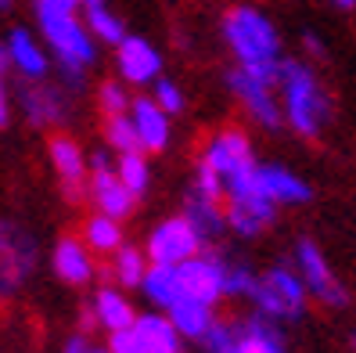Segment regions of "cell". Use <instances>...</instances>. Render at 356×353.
<instances>
[{
    "label": "cell",
    "instance_id": "cell-18",
    "mask_svg": "<svg viewBox=\"0 0 356 353\" xmlns=\"http://www.w3.org/2000/svg\"><path fill=\"white\" fill-rule=\"evenodd\" d=\"M130 119H134V130H137V144H140V152L144 155H159L170 148V141H173V116H165L152 94H137L130 101Z\"/></svg>",
    "mask_w": 356,
    "mask_h": 353
},
{
    "label": "cell",
    "instance_id": "cell-23",
    "mask_svg": "<svg viewBox=\"0 0 356 353\" xmlns=\"http://www.w3.org/2000/svg\"><path fill=\"white\" fill-rule=\"evenodd\" d=\"M162 314L177 324V331L187 343H198L209 331V324L216 321V306L205 303V299H195V296H180L170 310H162Z\"/></svg>",
    "mask_w": 356,
    "mask_h": 353
},
{
    "label": "cell",
    "instance_id": "cell-19",
    "mask_svg": "<svg viewBox=\"0 0 356 353\" xmlns=\"http://www.w3.org/2000/svg\"><path fill=\"white\" fill-rule=\"evenodd\" d=\"M4 47L11 58V72H18L22 79H47L51 76V51L40 36H33V29L26 26H15L4 36Z\"/></svg>",
    "mask_w": 356,
    "mask_h": 353
},
{
    "label": "cell",
    "instance_id": "cell-35",
    "mask_svg": "<svg viewBox=\"0 0 356 353\" xmlns=\"http://www.w3.org/2000/svg\"><path fill=\"white\" fill-rule=\"evenodd\" d=\"M195 191L223 202V180H220V173H216L205 159H198V162H195Z\"/></svg>",
    "mask_w": 356,
    "mask_h": 353
},
{
    "label": "cell",
    "instance_id": "cell-24",
    "mask_svg": "<svg viewBox=\"0 0 356 353\" xmlns=\"http://www.w3.org/2000/svg\"><path fill=\"white\" fill-rule=\"evenodd\" d=\"M234 353H288L281 324L266 321L259 314L238 321V350Z\"/></svg>",
    "mask_w": 356,
    "mask_h": 353
},
{
    "label": "cell",
    "instance_id": "cell-1",
    "mask_svg": "<svg viewBox=\"0 0 356 353\" xmlns=\"http://www.w3.org/2000/svg\"><path fill=\"white\" fill-rule=\"evenodd\" d=\"M220 36L238 69L277 79V69L284 61V33L263 4L234 0L220 15Z\"/></svg>",
    "mask_w": 356,
    "mask_h": 353
},
{
    "label": "cell",
    "instance_id": "cell-44",
    "mask_svg": "<svg viewBox=\"0 0 356 353\" xmlns=\"http://www.w3.org/2000/svg\"><path fill=\"white\" fill-rule=\"evenodd\" d=\"M349 350H353V353H356V324H353V328H349Z\"/></svg>",
    "mask_w": 356,
    "mask_h": 353
},
{
    "label": "cell",
    "instance_id": "cell-9",
    "mask_svg": "<svg viewBox=\"0 0 356 353\" xmlns=\"http://www.w3.org/2000/svg\"><path fill=\"white\" fill-rule=\"evenodd\" d=\"M72 91L51 79H22L15 101L29 127H65L72 116Z\"/></svg>",
    "mask_w": 356,
    "mask_h": 353
},
{
    "label": "cell",
    "instance_id": "cell-25",
    "mask_svg": "<svg viewBox=\"0 0 356 353\" xmlns=\"http://www.w3.org/2000/svg\"><path fill=\"white\" fill-rule=\"evenodd\" d=\"M79 238L87 242V249L94 256H112L119 245H127V235H122V220L108 217V213H90L79 227Z\"/></svg>",
    "mask_w": 356,
    "mask_h": 353
},
{
    "label": "cell",
    "instance_id": "cell-21",
    "mask_svg": "<svg viewBox=\"0 0 356 353\" xmlns=\"http://www.w3.org/2000/svg\"><path fill=\"white\" fill-rule=\"evenodd\" d=\"M184 217H187V223L198 231V238H202L205 249H213V245L227 235V213H223V202H220V198L198 195V191L191 188V191H187V198H184Z\"/></svg>",
    "mask_w": 356,
    "mask_h": 353
},
{
    "label": "cell",
    "instance_id": "cell-4",
    "mask_svg": "<svg viewBox=\"0 0 356 353\" xmlns=\"http://www.w3.org/2000/svg\"><path fill=\"white\" fill-rule=\"evenodd\" d=\"M223 180V198L241 195L259 184V159L252 148V137L241 127H220L216 134H209L202 144V155Z\"/></svg>",
    "mask_w": 356,
    "mask_h": 353
},
{
    "label": "cell",
    "instance_id": "cell-40",
    "mask_svg": "<svg viewBox=\"0 0 356 353\" xmlns=\"http://www.w3.org/2000/svg\"><path fill=\"white\" fill-rule=\"evenodd\" d=\"M90 350H94V343H87L83 336H72L65 346H61V353H90Z\"/></svg>",
    "mask_w": 356,
    "mask_h": 353
},
{
    "label": "cell",
    "instance_id": "cell-33",
    "mask_svg": "<svg viewBox=\"0 0 356 353\" xmlns=\"http://www.w3.org/2000/svg\"><path fill=\"white\" fill-rule=\"evenodd\" d=\"M198 346H202V353H234L238 350V321L216 317L205 336L198 339Z\"/></svg>",
    "mask_w": 356,
    "mask_h": 353
},
{
    "label": "cell",
    "instance_id": "cell-29",
    "mask_svg": "<svg viewBox=\"0 0 356 353\" xmlns=\"http://www.w3.org/2000/svg\"><path fill=\"white\" fill-rule=\"evenodd\" d=\"M115 173L130 188L134 198L148 195V188H152V162H148L144 152H122V155H115Z\"/></svg>",
    "mask_w": 356,
    "mask_h": 353
},
{
    "label": "cell",
    "instance_id": "cell-37",
    "mask_svg": "<svg viewBox=\"0 0 356 353\" xmlns=\"http://www.w3.org/2000/svg\"><path fill=\"white\" fill-rule=\"evenodd\" d=\"M83 0H33L36 18H54V15H79Z\"/></svg>",
    "mask_w": 356,
    "mask_h": 353
},
{
    "label": "cell",
    "instance_id": "cell-26",
    "mask_svg": "<svg viewBox=\"0 0 356 353\" xmlns=\"http://www.w3.org/2000/svg\"><path fill=\"white\" fill-rule=\"evenodd\" d=\"M79 18L87 22L90 36L97 40V44H108L115 47L122 36H127V22L108 8V0H83V8H79Z\"/></svg>",
    "mask_w": 356,
    "mask_h": 353
},
{
    "label": "cell",
    "instance_id": "cell-45",
    "mask_svg": "<svg viewBox=\"0 0 356 353\" xmlns=\"http://www.w3.org/2000/svg\"><path fill=\"white\" fill-rule=\"evenodd\" d=\"M90 353H112V350H108V346H94Z\"/></svg>",
    "mask_w": 356,
    "mask_h": 353
},
{
    "label": "cell",
    "instance_id": "cell-43",
    "mask_svg": "<svg viewBox=\"0 0 356 353\" xmlns=\"http://www.w3.org/2000/svg\"><path fill=\"white\" fill-rule=\"evenodd\" d=\"M11 8H15V0H0V15H8Z\"/></svg>",
    "mask_w": 356,
    "mask_h": 353
},
{
    "label": "cell",
    "instance_id": "cell-11",
    "mask_svg": "<svg viewBox=\"0 0 356 353\" xmlns=\"http://www.w3.org/2000/svg\"><path fill=\"white\" fill-rule=\"evenodd\" d=\"M202 249L205 245H202L198 231L187 223L184 213L159 220L152 231H148V242H144V253H148V260L159 263V267H180V263H187L191 256H198Z\"/></svg>",
    "mask_w": 356,
    "mask_h": 353
},
{
    "label": "cell",
    "instance_id": "cell-14",
    "mask_svg": "<svg viewBox=\"0 0 356 353\" xmlns=\"http://www.w3.org/2000/svg\"><path fill=\"white\" fill-rule=\"evenodd\" d=\"M47 159H51V170L58 177V188L65 191V198L79 202L87 195V152H83V144L69 134H51L47 141Z\"/></svg>",
    "mask_w": 356,
    "mask_h": 353
},
{
    "label": "cell",
    "instance_id": "cell-6",
    "mask_svg": "<svg viewBox=\"0 0 356 353\" xmlns=\"http://www.w3.org/2000/svg\"><path fill=\"white\" fill-rule=\"evenodd\" d=\"M288 260L299 271L306 292H309V303H321L324 310H349L353 292H349V285L334 274V267H331L327 253L321 249V242H313L309 235L296 238Z\"/></svg>",
    "mask_w": 356,
    "mask_h": 353
},
{
    "label": "cell",
    "instance_id": "cell-20",
    "mask_svg": "<svg viewBox=\"0 0 356 353\" xmlns=\"http://www.w3.org/2000/svg\"><path fill=\"white\" fill-rule=\"evenodd\" d=\"M87 321L101 324L104 331H122V328H134L137 321V310L127 296V288H119V285H101L97 292H94V303H90V314Z\"/></svg>",
    "mask_w": 356,
    "mask_h": 353
},
{
    "label": "cell",
    "instance_id": "cell-36",
    "mask_svg": "<svg viewBox=\"0 0 356 353\" xmlns=\"http://www.w3.org/2000/svg\"><path fill=\"white\" fill-rule=\"evenodd\" d=\"M299 47H302V58L313 61V65L327 61V44H324V36H321L317 29H302V33H299Z\"/></svg>",
    "mask_w": 356,
    "mask_h": 353
},
{
    "label": "cell",
    "instance_id": "cell-32",
    "mask_svg": "<svg viewBox=\"0 0 356 353\" xmlns=\"http://www.w3.org/2000/svg\"><path fill=\"white\" fill-rule=\"evenodd\" d=\"M256 278L259 271L248 260H227V299H248L256 288Z\"/></svg>",
    "mask_w": 356,
    "mask_h": 353
},
{
    "label": "cell",
    "instance_id": "cell-38",
    "mask_svg": "<svg viewBox=\"0 0 356 353\" xmlns=\"http://www.w3.org/2000/svg\"><path fill=\"white\" fill-rule=\"evenodd\" d=\"M104 346H108L112 353H144V350H140V343H137V336H134V328L112 331V336H108V343H104Z\"/></svg>",
    "mask_w": 356,
    "mask_h": 353
},
{
    "label": "cell",
    "instance_id": "cell-39",
    "mask_svg": "<svg viewBox=\"0 0 356 353\" xmlns=\"http://www.w3.org/2000/svg\"><path fill=\"white\" fill-rule=\"evenodd\" d=\"M11 123V91H8V76H0V130Z\"/></svg>",
    "mask_w": 356,
    "mask_h": 353
},
{
    "label": "cell",
    "instance_id": "cell-34",
    "mask_svg": "<svg viewBox=\"0 0 356 353\" xmlns=\"http://www.w3.org/2000/svg\"><path fill=\"white\" fill-rule=\"evenodd\" d=\"M152 101L165 112V116H180L184 112V105H187V97H184V87L177 79H165V76H159L155 83H152Z\"/></svg>",
    "mask_w": 356,
    "mask_h": 353
},
{
    "label": "cell",
    "instance_id": "cell-12",
    "mask_svg": "<svg viewBox=\"0 0 356 353\" xmlns=\"http://www.w3.org/2000/svg\"><path fill=\"white\" fill-rule=\"evenodd\" d=\"M223 213H227V231L230 235L241 238V242H252V238H259L263 231L274 227L281 210L266 198L263 184H256V188H248L241 195L223 198Z\"/></svg>",
    "mask_w": 356,
    "mask_h": 353
},
{
    "label": "cell",
    "instance_id": "cell-3",
    "mask_svg": "<svg viewBox=\"0 0 356 353\" xmlns=\"http://www.w3.org/2000/svg\"><path fill=\"white\" fill-rule=\"evenodd\" d=\"M40 40L47 44L51 61L61 72V87L79 94L87 72L97 65V40L90 36L87 22L79 15H54V18H36Z\"/></svg>",
    "mask_w": 356,
    "mask_h": 353
},
{
    "label": "cell",
    "instance_id": "cell-10",
    "mask_svg": "<svg viewBox=\"0 0 356 353\" xmlns=\"http://www.w3.org/2000/svg\"><path fill=\"white\" fill-rule=\"evenodd\" d=\"M36 267V238L15 220L0 217V299H11Z\"/></svg>",
    "mask_w": 356,
    "mask_h": 353
},
{
    "label": "cell",
    "instance_id": "cell-42",
    "mask_svg": "<svg viewBox=\"0 0 356 353\" xmlns=\"http://www.w3.org/2000/svg\"><path fill=\"white\" fill-rule=\"evenodd\" d=\"M0 76H11V58H8L4 40H0Z\"/></svg>",
    "mask_w": 356,
    "mask_h": 353
},
{
    "label": "cell",
    "instance_id": "cell-16",
    "mask_svg": "<svg viewBox=\"0 0 356 353\" xmlns=\"http://www.w3.org/2000/svg\"><path fill=\"white\" fill-rule=\"evenodd\" d=\"M259 184L277 210H299V205L313 202V184L299 170H291V166L259 162Z\"/></svg>",
    "mask_w": 356,
    "mask_h": 353
},
{
    "label": "cell",
    "instance_id": "cell-17",
    "mask_svg": "<svg viewBox=\"0 0 356 353\" xmlns=\"http://www.w3.org/2000/svg\"><path fill=\"white\" fill-rule=\"evenodd\" d=\"M51 271L61 285L83 288V285L94 281L97 263H94V253L87 249V242H83L79 235H61L51 249Z\"/></svg>",
    "mask_w": 356,
    "mask_h": 353
},
{
    "label": "cell",
    "instance_id": "cell-41",
    "mask_svg": "<svg viewBox=\"0 0 356 353\" xmlns=\"http://www.w3.org/2000/svg\"><path fill=\"white\" fill-rule=\"evenodd\" d=\"M324 4H327V8H334V11H346V15H349V11H356V0H324Z\"/></svg>",
    "mask_w": 356,
    "mask_h": 353
},
{
    "label": "cell",
    "instance_id": "cell-27",
    "mask_svg": "<svg viewBox=\"0 0 356 353\" xmlns=\"http://www.w3.org/2000/svg\"><path fill=\"white\" fill-rule=\"evenodd\" d=\"M140 292H144V299H148L155 310H170V306L184 296L180 271H177V267H159V263H152L148 274H144V281H140Z\"/></svg>",
    "mask_w": 356,
    "mask_h": 353
},
{
    "label": "cell",
    "instance_id": "cell-30",
    "mask_svg": "<svg viewBox=\"0 0 356 353\" xmlns=\"http://www.w3.org/2000/svg\"><path fill=\"white\" fill-rule=\"evenodd\" d=\"M130 101H134L130 83H122L119 76L97 83V109H101L104 116H127V112H130Z\"/></svg>",
    "mask_w": 356,
    "mask_h": 353
},
{
    "label": "cell",
    "instance_id": "cell-13",
    "mask_svg": "<svg viewBox=\"0 0 356 353\" xmlns=\"http://www.w3.org/2000/svg\"><path fill=\"white\" fill-rule=\"evenodd\" d=\"M227 260L216 249H202L198 256H191L187 263H180V288L184 296H195V299H205V303H220L227 299Z\"/></svg>",
    "mask_w": 356,
    "mask_h": 353
},
{
    "label": "cell",
    "instance_id": "cell-5",
    "mask_svg": "<svg viewBox=\"0 0 356 353\" xmlns=\"http://www.w3.org/2000/svg\"><path fill=\"white\" fill-rule=\"evenodd\" d=\"M248 303H252V310L259 317L284 328V324H296V321L306 317L309 292H306L299 271L291 267V260H277V263H270L266 271H259Z\"/></svg>",
    "mask_w": 356,
    "mask_h": 353
},
{
    "label": "cell",
    "instance_id": "cell-2",
    "mask_svg": "<svg viewBox=\"0 0 356 353\" xmlns=\"http://www.w3.org/2000/svg\"><path fill=\"white\" fill-rule=\"evenodd\" d=\"M277 97H281L284 127L302 141H321L334 123V97L327 83L321 79L317 65L306 61L302 54L299 58L284 54L277 69Z\"/></svg>",
    "mask_w": 356,
    "mask_h": 353
},
{
    "label": "cell",
    "instance_id": "cell-22",
    "mask_svg": "<svg viewBox=\"0 0 356 353\" xmlns=\"http://www.w3.org/2000/svg\"><path fill=\"white\" fill-rule=\"evenodd\" d=\"M134 336L140 343L144 353H184V336L177 331V324L162 314V310H148V314H137L134 321Z\"/></svg>",
    "mask_w": 356,
    "mask_h": 353
},
{
    "label": "cell",
    "instance_id": "cell-31",
    "mask_svg": "<svg viewBox=\"0 0 356 353\" xmlns=\"http://www.w3.org/2000/svg\"><path fill=\"white\" fill-rule=\"evenodd\" d=\"M104 144H108L115 155H122V152H140L130 112H127V116H104Z\"/></svg>",
    "mask_w": 356,
    "mask_h": 353
},
{
    "label": "cell",
    "instance_id": "cell-8",
    "mask_svg": "<svg viewBox=\"0 0 356 353\" xmlns=\"http://www.w3.org/2000/svg\"><path fill=\"white\" fill-rule=\"evenodd\" d=\"M87 198L97 205V213H108L115 220H127L137 210V198L115 173V152L104 144L87 155Z\"/></svg>",
    "mask_w": 356,
    "mask_h": 353
},
{
    "label": "cell",
    "instance_id": "cell-7",
    "mask_svg": "<svg viewBox=\"0 0 356 353\" xmlns=\"http://www.w3.org/2000/svg\"><path fill=\"white\" fill-rule=\"evenodd\" d=\"M227 83V94L241 105V112L256 123L259 130L266 134H277L284 130V116H281V97H277V79L270 76H256L248 69H227L223 76Z\"/></svg>",
    "mask_w": 356,
    "mask_h": 353
},
{
    "label": "cell",
    "instance_id": "cell-15",
    "mask_svg": "<svg viewBox=\"0 0 356 353\" xmlns=\"http://www.w3.org/2000/svg\"><path fill=\"white\" fill-rule=\"evenodd\" d=\"M112 51H115V72H119L122 83H130V87H152L162 76V54L148 36L127 33Z\"/></svg>",
    "mask_w": 356,
    "mask_h": 353
},
{
    "label": "cell",
    "instance_id": "cell-28",
    "mask_svg": "<svg viewBox=\"0 0 356 353\" xmlns=\"http://www.w3.org/2000/svg\"><path fill=\"white\" fill-rule=\"evenodd\" d=\"M148 267H152L148 253L137 249V245H119L112 253V278H115L119 288H140Z\"/></svg>",
    "mask_w": 356,
    "mask_h": 353
}]
</instances>
